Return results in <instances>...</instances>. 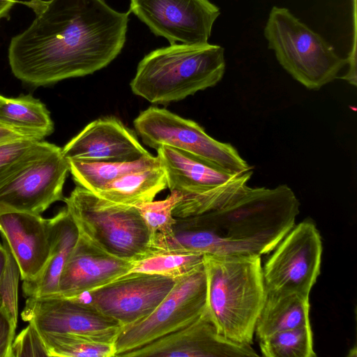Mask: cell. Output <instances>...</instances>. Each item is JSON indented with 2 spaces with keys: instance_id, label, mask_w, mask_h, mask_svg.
Returning <instances> with one entry per match:
<instances>
[{
  "instance_id": "23",
  "label": "cell",
  "mask_w": 357,
  "mask_h": 357,
  "mask_svg": "<svg viewBox=\"0 0 357 357\" xmlns=\"http://www.w3.org/2000/svg\"><path fill=\"white\" fill-rule=\"evenodd\" d=\"M77 185L96 193L106 185L123 174L160 165L157 156L150 155L127 162H85L68 160Z\"/></svg>"
},
{
  "instance_id": "11",
  "label": "cell",
  "mask_w": 357,
  "mask_h": 357,
  "mask_svg": "<svg viewBox=\"0 0 357 357\" xmlns=\"http://www.w3.org/2000/svg\"><path fill=\"white\" fill-rule=\"evenodd\" d=\"M175 282L176 279L172 278L129 272L103 286L68 298L90 303L125 327L149 316Z\"/></svg>"
},
{
  "instance_id": "28",
  "label": "cell",
  "mask_w": 357,
  "mask_h": 357,
  "mask_svg": "<svg viewBox=\"0 0 357 357\" xmlns=\"http://www.w3.org/2000/svg\"><path fill=\"white\" fill-rule=\"evenodd\" d=\"M41 143L42 140L23 139L0 145V183L20 167Z\"/></svg>"
},
{
  "instance_id": "7",
  "label": "cell",
  "mask_w": 357,
  "mask_h": 357,
  "mask_svg": "<svg viewBox=\"0 0 357 357\" xmlns=\"http://www.w3.org/2000/svg\"><path fill=\"white\" fill-rule=\"evenodd\" d=\"M133 124L143 142L155 150L168 146L232 175L252 169L231 144L215 140L196 122L165 109L150 107Z\"/></svg>"
},
{
  "instance_id": "14",
  "label": "cell",
  "mask_w": 357,
  "mask_h": 357,
  "mask_svg": "<svg viewBox=\"0 0 357 357\" xmlns=\"http://www.w3.org/2000/svg\"><path fill=\"white\" fill-rule=\"evenodd\" d=\"M21 317L41 332L75 333L105 342L114 343L123 328L90 303L59 296L26 298Z\"/></svg>"
},
{
  "instance_id": "4",
  "label": "cell",
  "mask_w": 357,
  "mask_h": 357,
  "mask_svg": "<svg viewBox=\"0 0 357 357\" xmlns=\"http://www.w3.org/2000/svg\"><path fill=\"white\" fill-rule=\"evenodd\" d=\"M225 66L221 46L170 44L144 56L130 88L151 103L167 104L215 86L222 78Z\"/></svg>"
},
{
  "instance_id": "29",
  "label": "cell",
  "mask_w": 357,
  "mask_h": 357,
  "mask_svg": "<svg viewBox=\"0 0 357 357\" xmlns=\"http://www.w3.org/2000/svg\"><path fill=\"white\" fill-rule=\"evenodd\" d=\"M48 356L49 352L36 325L29 321L12 343L10 357Z\"/></svg>"
},
{
  "instance_id": "13",
  "label": "cell",
  "mask_w": 357,
  "mask_h": 357,
  "mask_svg": "<svg viewBox=\"0 0 357 357\" xmlns=\"http://www.w3.org/2000/svg\"><path fill=\"white\" fill-rule=\"evenodd\" d=\"M156 151L167 187L181 195L172 213L175 218L193 217L208 211L220 195L225 183L236 176L168 146H161Z\"/></svg>"
},
{
  "instance_id": "34",
  "label": "cell",
  "mask_w": 357,
  "mask_h": 357,
  "mask_svg": "<svg viewBox=\"0 0 357 357\" xmlns=\"http://www.w3.org/2000/svg\"><path fill=\"white\" fill-rule=\"evenodd\" d=\"M17 0H0V19L6 17Z\"/></svg>"
},
{
  "instance_id": "10",
  "label": "cell",
  "mask_w": 357,
  "mask_h": 357,
  "mask_svg": "<svg viewBox=\"0 0 357 357\" xmlns=\"http://www.w3.org/2000/svg\"><path fill=\"white\" fill-rule=\"evenodd\" d=\"M322 250L320 234L311 220L295 225L262 266L266 292L309 297L320 273Z\"/></svg>"
},
{
  "instance_id": "9",
  "label": "cell",
  "mask_w": 357,
  "mask_h": 357,
  "mask_svg": "<svg viewBox=\"0 0 357 357\" xmlns=\"http://www.w3.org/2000/svg\"><path fill=\"white\" fill-rule=\"evenodd\" d=\"M206 309V278L203 265L176 278L172 290L149 316L122 328L114 341V357H123L128 352L185 327Z\"/></svg>"
},
{
  "instance_id": "31",
  "label": "cell",
  "mask_w": 357,
  "mask_h": 357,
  "mask_svg": "<svg viewBox=\"0 0 357 357\" xmlns=\"http://www.w3.org/2000/svg\"><path fill=\"white\" fill-rule=\"evenodd\" d=\"M17 322L0 301V357H10Z\"/></svg>"
},
{
  "instance_id": "33",
  "label": "cell",
  "mask_w": 357,
  "mask_h": 357,
  "mask_svg": "<svg viewBox=\"0 0 357 357\" xmlns=\"http://www.w3.org/2000/svg\"><path fill=\"white\" fill-rule=\"evenodd\" d=\"M8 262V250L3 244L0 243V285Z\"/></svg>"
},
{
  "instance_id": "26",
  "label": "cell",
  "mask_w": 357,
  "mask_h": 357,
  "mask_svg": "<svg viewBox=\"0 0 357 357\" xmlns=\"http://www.w3.org/2000/svg\"><path fill=\"white\" fill-rule=\"evenodd\" d=\"M266 357H315L310 324L282 331L259 341Z\"/></svg>"
},
{
  "instance_id": "22",
  "label": "cell",
  "mask_w": 357,
  "mask_h": 357,
  "mask_svg": "<svg viewBox=\"0 0 357 357\" xmlns=\"http://www.w3.org/2000/svg\"><path fill=\"white\" fill-rule=\"evenodd\" d=\"M0 123L37 141L54 131V123L46 106L30 94L17 98L0 95Z\"/></svg>"
},
{
  "instance_id": "1",
  "label": "cell",
  "mask_w": 357,
  "mask_h": 357,
  "mask_svg": "<svg viewBox=\"0 0 357 357\" xmlns=\"http://www.w3.org/2000/svg\"><path fill=\"white\" fill-rule=\"evenodd\" d=\"M35 13L30 26L12 38L8 61L13 74L31 86L91 75L109 65L123 50L130 11L104 0H26Z\"/></svg>"
},
{
  "instance_id": "5",
  "label": "cell",
  "mask_w": 357,
  "mask_h": 357,
  "mask_svg": "<svg viewBox=\"0 0 357 357\" xmlns=\"http://www.w3.org/2000/svg\"><path fill=\"white\" fill-rule=\"evenodd\" d=\"M264 36L281 66L309 89L317 90L332 82L347 64V59L286 8H272Z\"/></svg>"
},
{
  "instance_id": "15",
  "label": "cell",
  "mask_w": 357,
  "mask_h": 357,
  "mask_svg": "<svg viewBox=\"0 0 357 357\" xmlns=\"http://www.w3.org/2000/svg\"><path fill=\"white\" fill-rule=\"evenodd\" d=\"M252 345L220 335L207 310L185 327L164 335L123 357H255Z\"/></svg>"
},
{
  "instance_id": "24",
  "label": "cell",
  "mask_w": 357,
  "mask_h": 357,
  "mask_svg": "<svg viewBox=\"0 0 357 357\" xmlns=\"http://www.w3.org/2000/svg\"><path fill=\"white\" fill-rule=\"evenodd\" d=\"M204 265V254L167 252L148 255L132 261L130 272L178 278Z\"/></svg>"
},
{
  "instance_id": "25",
  "label": "cell",
  "mask_w": 357,
  "mask_h": 357,
  "mask_svg": "<svg viewBox=\"0 0 357 357\" xmlns=\"http://www.w3.org/2000/svg\"><path fill=\"white\" fill-rule=\"evenodd\" d=\"M50 357H114V343L75 333L40 331Z\"/></svg>"
},
{
  "instance_id": "21",
  "label": "cell",
  "mask_w": 357,
  "mask_h": 357,
  "mask_svg": "<svg viewBox=\"0 0 357 357\" xmlns=\"http://www.w3.org/2000/svg\"><path fill=\"white\" fill-rule=\"evenodd\" d=\"M167 187L166 175L160 165L123 174L94 194L116 204L135 206L153 201Z\"/></svg>"
},
{
  "instance_id": "2",
  "label": "cell",
  "mask_w": 357,
  "mask_h": 357,
  "mask_svg": "<svg viewBox=\"0 0 357 357\" xmlns=\"http://www.w3.org/2000/svg\"><path fill=\"white\" fill-rule=\"evenodd\" d=\"M252 169L236 175L222 200L196 216L176 218L174 233L158 250L211 255L261 256L273 250L295 225L300 202L285 184L252 188Z\"/></svg>"
},
{
  "instance_id": "19",
  "label": "cell",
  "mask_w": 357,
  "mask_h": 357,
  "mask_svg": "<svg viewBox=\"0 0 357 357\" xmlns=\"http://www.w3.org/2000/svg\"><path fill=\"white\" fill-rule=\"evenodd\" d=\"M51 219V248L41 273L33 280L23 281L24 297H46L58 294L60 276L77 242L79 231L66 208Z\"/></svg>"
},
{
  "instance_id": "17",
  "label": "cell",
  "mask_w": 357,
  "mask_h": 357,
  "mask_svg": "<svg viewBox=\"0 0 357 357\" xmlns=\"http://www.w3.org/2000/svg\"><path fill=\"white\" fill-rule=\"evenodd\" d=\"M132 261L114 256L79 233L65 264L56 296L75 297L129 273Z\"/></svg>"
},
{
  "instance_id": "30",
  "label": "cell",
  "mask_w": 357,
  "mask_h": 357,
  "mask_svg": "<svg viewBox=\"0 0 357 357\" xmlns=\"http://www.w3.org/2000/svg\"><path fill=\"white\" fill-rule=\"evenodd\" d=\"M3 244L8 250V262L0 285V301L17 323V287L20 272L11 252L6 245Z\"/></svg>"
},
{
  "instance_id": "8",
  "label": "cell",
  "mask_w": 357,
  "mask_h": 357,
  "mask_svg": "<svg viewBox=\"0 0 357 357\" xmlns=\"http://www.w3.org/2000/svg\"><path fill=\"white\" fill-rule=\"evenodd\" d=\"M70 166L62 149L47 142L0 183V214L19 211L40 215L63 201Z\"/></svg>"
},
{
  "instance_id": "3",
  "label": "cell",
  "mask_w": 357,
  "mask_h": 357,
  "mask_svg": "<svg viewBox=\"0 0 357 357\" xmlns=\"http://www.w3.org/2000/svg\"><path fill=\"white\" fill-rule=\"evenodd\" d=\"M206 310L227 339L252 344L266 296L261 256L204 255Z\"/></svg>"
},
{
  "instance_id": "18",
  "label": "cell",
  "mask_w": 357,
  "mask_h": 357,
  "mask_svg": "<svg viewBox=\"0 0 357 357\" xmlns=\"http://www.w3.org/2000/svg\"><path fill=\"white\" fill-rule=\"evenodd\" d=\"M0 233L19 267L22 280L35 279L50 255L51 219L26 212L1 213Z\"/></svg>"
},
{
  "instance_id": "32",
  "label": "cell",
  "mask_w": 357,
  "mask_h": 357,
  "mask_svg": "<svg viewBox=\"0 0 357 357\" xmlns=\"http://www.w3.org/2000/svg\"><path fill=\"white\" fill-rule=\"evenodd\" d=\"M23 139L29 138L0 123V145Z\"/></svg>"
},
{
  "instance_id": "16",
  "label": "cell",
  "mask_w": 357,
  "mask_h": 357,
  "mask_svg": "<svg viewBox=\"0 0 357 357\" xmlns=\"http://www.w3.org/2000/svg\"><path fill=\"white\" fill-rule=\"evenodd\" d=\"M62 152L67 160L85 162H127L151 155L133 132L113 116L89 123Z\"/></svg>"
},
{
  "instance_id": "6",
  "label": "cell",
  "mask_w": 357,
  "mask_h": 357,
  "mask_svg": "<svg viewBox=\"0 0 357 357\" xmlns=\"http://www.w3.org/2000/svg\"><path fill=\"white\" fill-rule=\"evenodd\" d=\"M63 201L79 233L109 253L132 261L149 254L150 233L135 206L109 202L79 185Z\"/></svg>"
},
{
  "instance_id": "20",
  "label": "cell",
  "mask_w": 357,
  "mask_h": 357,
  "mask_svg": "<svg viewBox=\"0 0 357 357\" xmlns=\"http://www.w3.org/2000/svg\"><path fill=\"white\" fill-rule=\"evenodd\" d=\"M309 297L295 293H267L255 334L259 341L286 330L310 324Z\"/></svg>"
},
{
  "instance_id": "27",
  "label": "cell",
  "mask_w": 357,
  "mask_h": 357,
  "mask_svg": "<svg viewBox=\"0 0 357 357\" xmlns=\"http://www.w3.org/2000/svg\"><path fill=\"white\" fill-rule=\"evenodd\" d=\"M181 199L180 192L171 191L163 200H153L135 206L149 229L151 241L155 238L169 236L174 233L176 218L172 213Z\"/></svg>"
},
{
  "instance_id": "12",
  "label": "cell",
  "mask_w": 357,
  "mask_h": 357,
  "mask_svg": "<svg viewBox=\"0 0 357 357\" xmlns=\"http://www.w3.org/2000/svg\"><path fill=\"white\" fill-rule=\"evenodd\" d=\"M129 11L170 44L199 45L208 43L220 14L208 0H130Z\"/></svg>"
}]
</instances>
